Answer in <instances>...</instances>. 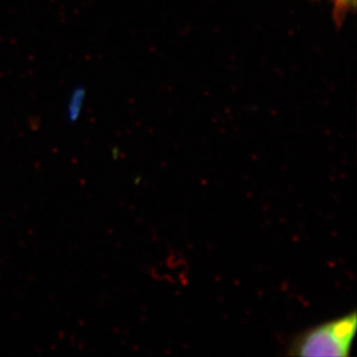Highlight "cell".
Instances as JSON below:
<instances>
[{"label":"cell","instance_id":"obj_1","mask_svg":"<svg viewBox=\"0 0 357 357\" xmlns=\"http://www.w3.org/2000/svg\"><path fill=\"white\" fill-rule=\"evenodd\" d=\"M351 347L341 342L330 323L323 324L298 334L289 346L290 356H340L349 355Z\"/></svg>","mask_w":357,"mask_h":357},{"label":"cell","instance_id":"obj_2","mask_svg":"<svg viewBox=\"0 0 357 357\" xmlns=\"http://www.w3.org/2000/svg\"><path fill=\"white\" fill-rule=\"evenodd\" d=\"M84 100V89L78 88V89H75L72 93L71 96L68 98V107H66L68 121H78L79 117H80L81 110H82Z\"/></svg>","mask_w":357,"mask_h":357},{"label":"cell","instance_id":"obj_3","mask_svg":"<svg viewBox=\"0 0 357 357\" xmlns=\"http://www.w3.org/2000/svg\"><path fill=\"white\" fill-rule=\"evenodd\" d=\"M335 1V3H337V7H339V8H347V7L349 6H354L355 5V0H334Z\"/></svg>","mask_w":357,"mask_h":357}]
</instances>
